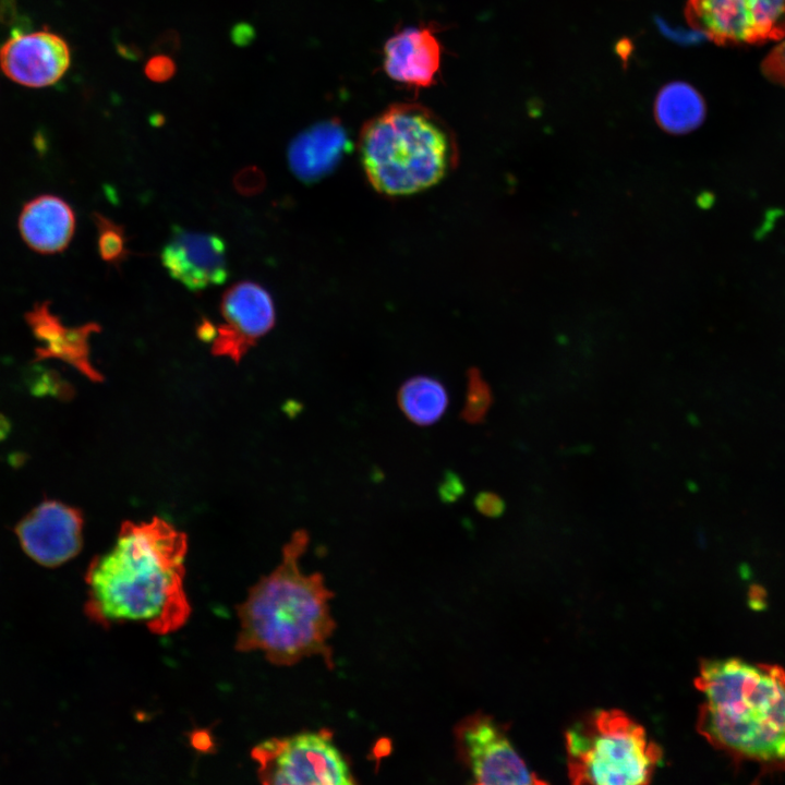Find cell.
<instances>
[{
	"mask_svg": "<svg viewBox=\"0 0 785 785\" xmlns=\"http://www.w3.org/2000/svg\"><path fill=\"white\" fill-rule=\"evenodd\" d=\"M186 535L160 518L123 522L113 546L85 573L88 619L102 626L141 623L158 636L191 615L184 590Z\"/></svg>",
	"mask_w": 785,
	"mask_h": 785,
	"instance_id": "1",
	"label": "cell"
},
{
	"mask_svg": "<svg viewBox=\"0 0 785 785\" xmlns=\"http://www.w3.org/2000/svg\"><path fill=\"white\" fill-rule=\"evenodd\" d=\"M309 541L305 530L295 531L282 547L279 565L237 605V651H261L279 666L317 655L329 669L334 667L329 647L336 629L329 605L334 593L322 573L301 570L300 558Z\"/></svg>",
	"mask_w": 785,
	"mask_h": 785,
	"instance_id": "2",
	"label": "cell"
},
{
	"mask_svg": "<svg viewBox=\"0 0 785 785\" xmlns=\"http://www.w3.org/2000/svg\"><path fill=\"white\" fill-rule=\"evenodd\" d=\"M698 732L734 759L785 768V671L741 659L705 660Z\"/></svg>",
	"mask_w": 785,
	"mask_h": 785,
	"instance_id": "3",
	"label": "cell"
},
{
	"mask_svg": "<svg viewBox=\"0 0 785 785\" xmlns=\"http://www.w3.org/2000/svg\"><path fill=\"white\" fill-rule=\"evenodd\" d=\"M359 150L369 182L388 196L435 185L458 159L451 131L419 104H396L369 120L360 133Z\"/></svg>",
	"mask_w": 785,
	"mask_h": 785,
	"instance_id": "4",
	"label": "cell"
},
{
	"mask_svg": "<svg viewBox=\"0 0 785 785\" xmlns=\"http://www.w3.org/2000/svg\"><path fill=\"white\" fill-rule=\"evenodd\" d=\"M571 783L637 785L651 782L662 749L642 725L618 709L595 710L565 733Z\"/></svg>",
	"mask_w": 785,
	"mask_h": 785,
	"instance_id": "5",
	"label": "cell"
},
{
	"mask_svg": "<svg viewBox=\"0 0 785 785\" xmlns=\"http://www.w3.org/2000/svg\"><path fill=\"white\" fill-rule=\"evenodd\" d=\"M328 728L273 737L251 751L257 776L271 785H349L357 781Z\"/></svg>",
	"mask_w": 785,
	"mask_h": 785,
	"instance_id": "6",
	"label": "cell"
},
{
	"mask_svg": "<svg viewBox=\"0 0 785 785\" xmlns=\"http://www.w3.org/2000/svg\"><path fill=\"white\" fill-rule=\"evenodd\" d=\"M457 759L469 771L472 783L486 785L545 784L530 771L511 745L507 726L476 711L454 727Z\"/></svg>",
	"mask_w": 785,
	"mask_h": 785,
	"instance_id": "7",
	"label": "cell"
},
{
	"mask_svg": "<svg viewBox=\"0 0 785 785\" xmlns=\"http://www.w3.org/2000/svg\"><path fill=\"white\" fill-rule=\"evenodd\" d=\"M685 14L718 45H757L785 37V0H688Z\"/></svg>",
	"mask_w": 785,
	"mask_h": 785,
	"instance_id": "8",
	"label": "cell"
},
{
	"mask_svg": "<svg viewBox=\"0 0 785 785\" xmlns=\"http://www.w3.org/2000/svg\"><path fill=\"white\" fill-rule=\"evenodd\" d=\"M224 323L214 328L212 352L234 362L267 334L275 324V306L268 291L253 281L227 289L220 301Z\"/></svg>",
	"mask_w": 785,
	"mask_h": 785,
	"instance_id": "9",
	"label": "cell"
},
{
	"mask_svg": "<svg viewBox=\"0 0 785 785\" xmlns=\"http://www.w3.org/2000/svg\"><path fill=\"white\" fill-rule=\"evenodd\" d=\"M14 533L24 553L44 567H58L75 557L83 545L78 509L46 499L25 515Z\"/></svg>",
	"mask_w": 785,
	"mask_h": 785,
	"instance_id": "10",
	"label": "cell"
},
{
	"mask_svg": "<svg viewBox=\"0 0 785 785\" xmlns=\"http://www.w3.org/2000/svg\"><path fill=\"white\" fill-rule=\"evenodd\" d=\"M160 259L170 277L193 292L219 286L229 276L226 244L214 233L176 226Z\"/></svg>",
	"mask_w": 785,
	"mask_h": 785,
	"instance_id": "11",
	"label": "cell"
},
{
	"mask_svg": "<svg viewBox=\"0 0 785 785\" xmlns=\"http://www.w3.org/2000/svg\"><path fill=\"white\" fill-rule=\"evenodd\" d=\"M71 63L68 43L48 29L15 33L0 47V69L10 80L27 87L59 81Z\"/></svg>",
	"mask_w": 785,
	"mask_h": 785,
	"instance_id": "12",
	"label": "cell"
},
{
	"mask_svg": "<svg viewBox=\"0 0 785 785\" xmlns=\"http://www.w3.org/2000/svg\"><path fill=\"white\" fill-rule=\"evenodd\" d=\"M26 323L38 346L36 360L59 359L69 363L94 382L102 379L89 360V337L99 331V326L88 323L81 326H65L47 302L36 303L26 313Z\"/></svg>",
	"mask_w": 785,
	"mask_h": 785,
	"instance_id": "13",
	"label": "cell"
},
{
	"mask_svg": "<svg viewBox=\"0 0 785 785\" xmlns=\"http://www.w3.org/2000/svg\"><path fill=\"white\" fill-rule=\"evenodd\" d=\"M440 56V44L431 27L409 26L386 40L384 70L398 83L425 88L436 83Z\"/></svg>",
	"mask_w": 785,
	"mask_h": 785,
	"instance_id": "14",
	"label": "cell"
},
{
	"mask_svg": "<svg viewBox=\"0 0 785 785\" xmlns=\"http://www.w3.org/2000/svg\"><path fill=\"white\" fill-rule=\"evenodd\" d=\"M75 230L72 207L61 197L41 194L28 201L19 216L24 242L40 254H56L68 247Z\"/></svg>",
	"mask_w": 785,
	"mask_h": 785,
	"instance_id": "15",
	"label": "cell"
},
{
	"mask_svg": "<svg viewBox=\"0 0 785 785\" xmlns=\"http://www.w3.org/2000/svg\"><path fill=\"white\" fill-rule=\"evenodd\" d=\"M347 147L348 137L339 122H319L293 138L288 148V162L300 180L311 182L329 172Z\"/></svg>",
	"mask_w": 785,
	"mask_h": 785,
	"instance_id": "16",
	"label": "cell"
},
{
	"mask_svg": "<svg viewBox=\"0 0 785 785\" xmlns=\"http://www.w3.org/2000/svg\"><path fill=\"white\" fill-rule=\"evenodd\" d=\"M706 106L702 95L686 82H672L660 89L654 101L657 124L672 134H685L704 121Z\"/></svg>",
	"mask_w": 785,
	"mask_h": 785,
	"instance_id": "17",
	"label": "cell"
},
{
	"mask_svg": "<svg viewBox=\"0 0 785 785\" xmlns=\"http://www.w3.org/2000/svg\"><path fill=\"white\" fill-rule=\"evenodd\" d=\"M397 401L408 420L419 426H430L444 416L449 398L446 387L437 378L416 375L402 383Z\"/></svg>",
	"mask_w": 785,
	"mask_h": 785,
	"instance_id": "18",
	"label": "cell"
},
{
	"mask_svg": "<svg viewBox=\"0 0 785 785\" xmlns=\"http://www.w3.org/2000/svg\"><path fill=\"white\" fill-rule=\"evenodd\" d=\"M493 403V394L481 372L471 367L467 372V392L460 416L469 424L482 423Z\"/></svg>",
	"mask_w": 785,
	"mask_h": 785,
	"instance_id": "19",
	"label": "cell"
},
{
	"mask_svg": "<svg viewBox=\"0 0 785 785\" xmlns=\"http://www.w3.org/2000/svg\"><path fill=\"white\" fill-rule=\"evenodd\" d=\"M93 219L97 228V249L100 257L118 266L130 253L126 249L123 227L98 213L94 214Z\"/></svg>",
	"mask_w": 785,
	"mask_h": 785,
	"instance_id": "20",
	"label": "cell"
},
{
	"mask_svg": "<svg viewBox=\"0 0 785 785\" xmlns=\"http://www.w3.org/2000/svg\"><path fill=\"white\" fill-rule=\"evenodd\" d=\"M761 63V71L766 80L785 86V37L777 40Z\"/></svg>",
	"mask_w": 785,
	"mask_h": 785,
	"instance_id": "21",
	"label": "cell"
},
{
	"mask_svg": "<svg viewBox=\"0 0 785 785\" xmlns=\"http://www.w3.org/2000/svg\"><path fill=\"white\" fill-rule=\"evenodd\" d=\"M474 506L478 511L486 517L497 518L506 509L504 499L493 492H481L474 498Z\"/></svg>",
	"mask_w": 785,
	"mask_h": 785,
	"instance_id": "22",
	"label": "cell"
},
{
	"mask_svg": "<svg viewBox=\"0 0 785 785\" xmlns=\"http://www.w3.org/2000/svg\"><path fill=\"white\" fill-rule=\"evenodd\" d=\"M174 63L166 56H155L146 63L145 73L155 82H164L174 74Z\"/></svg>",
	"mask_w": 785,
	"mask_h": 785,
	"instance_id": "23",
	"label": "cell"
},
{
	"mask_svg": "<svg viewBox=\"0 0 785 785\" xmlns=\"http://www.w3.org/2000/svg\"><path fill=\"white\" fill-rule=\"evenodd\" d=\"M235 185L242 193H254L262 186V176L255 168L242 170L235 179Z\"/></svg>",
	"mask_w": 785,
	"mask_h": 785,
	"instance_id": "24",
	"label": "cell"
},
{
	"mask_svg": "<svg viewBox=\"0 0 785 785\" xmlns=\"http://www.w3.org/2000/svg\"><path fill=\"white\" fill-rule=\"evenodd\" d=\"M463 485L455 474H446L445 481L439 487L440 496L445 502L454 500L461 495Z\"/></svg>",
	"mask_w": 785,
	"mask_h": 785,
	"instance_id": "25",
	"label": "cell"
},
{
	"mask_svg": "<svg viewBox=\"0 0 785 785\" xmlns=\"http://www.w3.org/2000/svg\"><path fill=\"white\" fill-rule=\"evenodd\" d=\"M15 13L14 0H0V23L10 22Z\"/></svg>",
	"mask_w": 785,
	"mask_h": 785,
	"instance_id": "26",
	"label": "cell"
}]
</instances>
